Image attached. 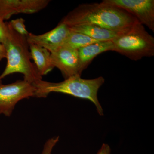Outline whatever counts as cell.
Masks as SVG:
<instances>
[{
  "mask_svg": "<svg viewBox=\"0 0 154 154\" xmlns=\"http://www.w3.org/2000/svg\"><path fill=\"white\" fill-rule=\"evenodd\" d=\"M49 0H0V19L5 21L19 14H33L45 8Z\"/></svg>",
  "mask_w": 154,
  "mask_h": 154,
  "instance_id": "8",
  "label": "cell"
},
{
  "mask_svg": "<svg viewBox=\"0 0 154 154\" xmlns=\"http://www.w3.org/2000/svg\"><path fill=\"white\" fill-rule=\"evenodd\" d=\"M61 22L69 27L92 25L109 30L122 31L138 22L123 9L102 2L80 5L69 12Z\"/></svg>",
  "mask_w": 154,
  "mask_h": 154,
  "instance_id": "1",
  "label": "cell"
},
{
  "mask_svg": "<svg viewBox=\"0 0 154 154\" xmlns=\"http://www.w3.org/2000/svg\"><path fill=\"white\" fill-rule=\"evenodd\" d=\"M51 60L53 65L60 70L65 79L77 75L81 76L78 50L61 46L51 53Z\"/></svg>",
  "mask_w": 154,
  "mask_h": 154,
  "instance_id": "9",
  "label": "cell"
},
{
  "mask_svg": "<svg viewBox=\"0 0 154 154\" xmlns=\"http://www.w3.org/2000/svg\"><path fill=\"white\" fill-rule=\"evenodd\" d=\"M25 23V19L22 18L13 19L9 22L11 27L16 32L26 37L29 33L26 29Z\"/></svg>",
  "mask_w": 154,
  "mask_h": 154,
  "instance_id": "14",
  "label": "cell"
},
{
  "mask_svg": "<svg viewBox=\"0 0 154 154\" xmlns=\"http://www.w3.org/2000/svg\"><path fill=\"white\" fill-rule=\"evenodd\" d=\"M7 57V52L4 45L0 43V61Z\"/></svg>",
  "mask_w": 154,
  "mask_h": 154,
  "instance_id": "18",
  "label": "cell"
},
{
  "mask_svg": "<svg viewBox=\"0 0 154 154\" xmlns=\"http://www.w3.org/2000/svg\"><path fill=\"white\" fill-rule=\"evenodd\" d=\"M4 45L7 52V63L0 75V81L16 73L22 74L25 81L34 86L42 80L35 64L31 61L29 45L26 36L20 35L12 28L10 37Z\"/></svg>",
  "mask_w": 154,
  "mask_h": 154,
  "instance_id": "3",
  "label": "cell"
},
{
  "mask_svg": "<svg viewBox=\"0 0 154 154\" xmlns=\"http://www.w3.org/2000/svg\"><path fill=\"white\" fill-rule=\"evenodd\" d=\"M70 32L69 27L60 22L48 32L40 35L29 33L26 38L28 44L37 45L52 53L62 46Z\"/></svg>",
  "mask_w": 154,
  "mask_h": 154,
  "instance_id": "7",
  "label": "cell"
},
{
  "mask_svg": "<svg viewBox=\"0 0 154 154\" xmlns=\"http://www.w3.org/2000/svg\"><path fill=\"white\" fill-rule=\"evenodd\" d=\"M11 28L9 22L0 19V43L4 45L11 35Z\"/></svg>",
  "mask_w": 154,
  "mask_h": 154,
  "instance_id": "15",
  "label": "cell"
},
{
  "mask_svg": "<svg viewBox=\"0 0 154 154\" xmlns=\"http://www.w3.org/2000/svg\"><path fill=\"white\" fill-rule=\"evenodd\" d=\"M98 42L82 33L71 30L70 33L62 46L78 50L81 48Z\"/></svg>",
  "mask_w": 154,
  "mask_h": 154,
  "instance_id": "13",
  "label": "cell"
},
{
  "mask_svg": "<svg viewBox=\"0 0 154 154\" xmlns=\"http://www.w3.org/2000/svg\"><path fill=\"white\" fill-rule=\"evenodd\" d=\"M69 28L72 31L82 33L99 42L112 41L127 29L116 31L92 25H76Z\"/></svg>",
  "mask_w": 154,
  "mask_h": 154,
  "instance_id": "11",
  "label": "cell"
},
{
  "mask_svg": "<svg viewBox=\"0 0 154 154\" xmlns=\"http://www.w3.org/2000/svg\"><path fill=\"white\" fill-rule=\"evenodd\" d=\"M113 50V44L111 41L98 42L79 48L78 51L81 73L97 55L103 52Z\"/></svg>",
  "mask_w": 154,
  "mask_h": 154,
  "instance_id": "10",
  "label": "cell"
},
{
  "mask_svg": "<svg viewBox=\"0 0 154 154\" xmlns=\"http://www.w3.org/2000/svg\"><path fill=\"white\" fill-rule=\"evenodd\" d=\"M113 51L137 61L154 56V38L137 22L112 41Z\"/></svg>",
  "mask_w": 154,
  "mask_h": 154,
  "instance_id": "4",
  "label": "cell"
},
{
  "mask_svg": "<svg viewBox=\"0 0 154 154\" xmlns=\"http://www.w3.org/2000/svg\"><path fill=\"white\" fill-rule=\"evenodd\" d=\"M110 153L111 149L110 146L107 144L104 143L97 154H110Z\"/></svg>",
  "mask_w": 154,
  "mask_h": 154,
  "instance_id": "17",
  "label": "cell"
},
{
  "mask_svg": "<svg viewBox=\"0 0 154 154\" xmlns=\"http://www.w3.org/2000/svg\"><path fill=\"white\" fill-rule=\"evenodd\" d=\"M104 82L105 79L103 77L85 79L79 75L70 77L60 82H51L42 80L34 86L36 90L34 97L45 98L51 93H59L88 99L94 103L98 113L102 116L103 110L98 100V92Z\"/></svg>",
  "mask_w": 154,
  "mask_h": 154,
  "instance_id": "2",
  "label": "cell"
},
{
  "mask_svg": "<svg viewBox=\"0 0 154 154\" xmlns=\"http://www.w3.org/2000/svg\"><path fill=\"white\" fill-rule=\"evenodd\" d=\"M31 59L33 60L38 73L45 75L54 68L51 60V53L44 48L34 44H28Z\"/></svg>",
  "mask_w": 154,
  "mask_h": 154,
  "instance_id": "12",
  "label": "cell"
},
{
  "mask_svg": "<svg viewBox=\"0 0 154 154\" xmlns=\"http://www.w3.org/2000/svg\"><path fill=\"white\" fill-rule=\"evenodd\" d=\"M59 140V137H54L50 138L45 143L41 154H51L54 148Z\"/></svg>",
  "mask_w": 154,
  "mask_h": 154,
  "instance_id": "16",
  "label": "cell"
},
{
  "mask_svg": "<svg viewBox=\"0 0 154 154\" xmlns=\"http://www.w3.org/2000/svg\"><path fill=\"white\" fill-rule=\"evenodd\" d=\"M106 4L123 9L154 32V0H105Z\"/></svg>",
  "mask_w": 154,
  "mask_h": 154,
  "instance_id": "6",
  "label": "cell"
},
{
  "mask_svg": "<svg viewBox=\"0 0 154 154\" xmlns=\"http://www.w3.org/2000/svg\"><path fill=\"white\" fill-rule=\"evenodd\" d=\"M36 88L25 80L4 85L0 81V115H12L17 103L21 100L34 97Z\"/></svg>",
  "mask_w": 154,
  "mask_h": 154,
  "instance_id": "5",
  "label": "cell"
}]
</instances>
